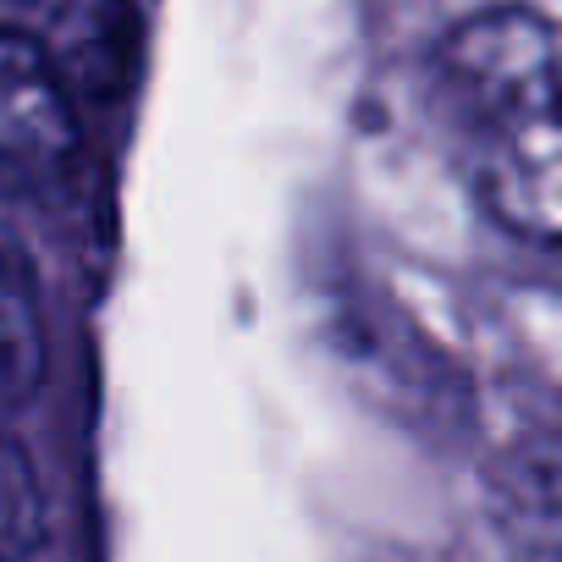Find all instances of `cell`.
I'll return each instance as SVG.
<instances>
[{
  "mask_svg": "<svg viewBox=\"0 0 562 562\" xmlns=\"http://www.w3.org/2000/svg\"><path fill=\"white\" fill-rule=\"evenodd\" d=\"M474 138H480L474 182L485 210L507 232L562 248V94L507 111L474 127Z\"/></svg>",
  "mask_w": 562,
  "mask_h": 562,
  "instance_id": "obj_2",
  "label": "cell"
},
{
  "mask_svg": "<svg viewBox=\"0 0 562 562\" xmlns=\"http://www.w3.org/2000/svg\"><path fill=\"white\" fill-rule=\"evenodd\" d=\"M0 562H23V557H0Z\"/></svg>",
  "mask_w": 562,
  "mask_h": 562,
  "instance_id": "obj_8",
  "label": "cell"
},
{
  "mask_svg": "<svg viewBox=\"0 0 562 562\" xmlns=\"http://www.w3.org/2000/svg\"><path fill=\"white\" fill-rule=\"evenodd\" d=\"M507 513L529 562H562V441L524 452L507 491Z\"/></svg>",
  "mask_w": 562,
  "mask_h": 562,
  "instance_id": "obj_5",
  "label": "cell"
},
{
  "mask_svg": "<svg viewBox=\"0 0 562 562\" xmlns=\"http://www.w3.org/2000/svg\"><path fill=\"white\" fill-rule=\"evenodd\" d=\"M436 67L469 127H485L562 94V23L529 7L474 12L441 40Z\"/></svg>",
  "mask_w": 562,
  "mask_h": 562,
  "instance_id": "obj_1",
  "label": "cell"
},
{
  "mask_svg": "<svg viewBox=\"0 0 562 562\" xmlns=\"http://www.w3.org/2000/svg\"><path fill=\"white\" fill-rule=\"evenodd\" d=\"M45 381V326L29 276L0 254V403H23Z\"/></svg>",
  "mask_w": 562,
  "mask_h": 562,
  "instance_id": "obj_6",
  "label": "cell"
},
{
  "mask_svg": "<svg viewBox=\"0 0 562 562\" xmlns=\"http://www.w3.org/2000/svg\"><path fill=\"white\" fill-rule=\"evenodd\" d=\"M78 155V100L40 40L0 23V171H61Z\"/></svg>",
  "mask_w": 562,
  "mask_h": 562,
  "instance_id": "obj_4",
  "label": "cell"
},
{
  "mask_svg": "<svg viewBox=\"0 0 562 562\" xmlns=\"http://www.w3.org/2000/svg\"><path fill=\"white\" fill-rule=\"evenodd\" d=\"M45 540V491L18 436L0 430V557H29Z\"/></svg>",
  "mask_w": 562,
  "mask_h": 562,
  "instance_id": "obj_7",
  "label": "cell"
},
{
  "mask_svg": "<svg viewBox=\"0 0 562 562\" xmlns=\"http://www.w3.org/2000/svg\"><path fill=\"white\" fill-rule=\"evenodd\" d=\"M29 34L78 105H111L133 89L144 56L138 0H34Z\"/></svg>",
  "mask_w": 562,
  "mask_h": 562,
  "instance_id": "obj_3",
  "label": "cell"
}]
</instances>
